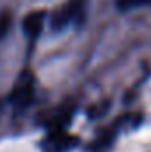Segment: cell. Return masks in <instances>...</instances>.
Here are the masks:
<instances>
[{"instance_id":"6da1fadb","label":"cell","mask_w":151,"mask_h":152,"mask_svg":"<svg viewBox=\"0 0 151 152\" xmlns=\"http://www.w3.org/2000/svg\"><path fill=\"white\" fill-rule=\"evenodd\" d=\"M82 9H84L82 0H71L70 4H66L61 11H57L53 14V18H52V28L53 30H62L64 27H68L75 20L82 18Z\"/></svg>"},{"instance_id":"7a4b0ae2","label":"cell","mask_w":151,"mask_h":152,"mask_svg":"<svg viewBox=\"0 0 151 152\" xmlns=\"http://www.w3.org/2000/svg\"><path fill=\"white\" fill-rule=\"evenodd\" d=\"M44 11H34L30 14L25 16V21H23V30L30 36V37H38L43 30V23H44Z\"/></svg>"},{"instance_id":"3957f363","label":"cell","mask_w":151,"mask_h":152,"mask_svg":"<svg viewBox=\"0 0 151 152\" xmlns=\"http://www.w3.org/2000/svg\"><path fill=\"white\" fill-rule=\"evenodd\" d=\"M32 96V83L30 81H20V85L14 88L13 99L18 103H27Z\"/></svg>"},{"instance_id":"277c9868","label":"cell","mask_w":151,"mask_h":152,"mask_svg":"<svg viewBox=\"0 0 151 152\" xmlns=\"http://www.w3.org/2000/svg\"><path fill=\"white\" fill-rule=\"evenodd\" d=\"M151 0H117V7L121 11H132L142 5H150Z\"/></svg>"}]
</instances>
